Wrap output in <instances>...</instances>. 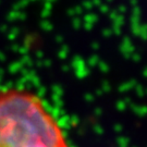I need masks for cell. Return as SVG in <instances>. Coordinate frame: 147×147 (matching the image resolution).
<instances>
[{
	"label": "cell",
	"mask_w": 147,
	"mask_h": 147,
	"mask_svg": "<svg viewBox=\"0 0 147 147\" xmlns=\"http://www.w3.org/2000/svg\"><path fill=\"white\" fill-rule=\"evenodd\" d=\"M0 147H71L53 112L36 92L0 87Z\"/></svg>",
	"instance_id": "6da1fadb"
}]
</instances>
